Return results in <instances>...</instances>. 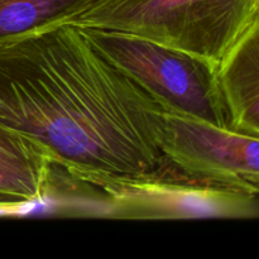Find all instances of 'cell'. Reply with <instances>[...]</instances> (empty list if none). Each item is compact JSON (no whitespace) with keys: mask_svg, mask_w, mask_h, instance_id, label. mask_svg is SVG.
I'll use <instances>...</instances> for the list:
<instances>
[{"mask_svg":"<svg viewBox=\"0 0 259 259\" xmlns=\"http://www.w3.org/2000/svg\"><path fill=\"white\" fill-rule=\"evenodd\" d=\"M0 123L90 186L148 174L164 161V109L73 24L0 39Z\"/></svg>","mask_w":259,"mask_h":259,"instance_id":"1","label":"cell"},{"mask_svg":"<svg viewBox=\"0 0 259 259\" xmlns=\"http://www.w3.org/2000/svg\"><path fill=\"white\" fill-rule=\"evenodd\" d=\"M71 24L137 35L217 71L259 25V0H95Z\"/></svg>","mask_w":259,"mask_h":259,"instance_id":"2","label":"cell"},{"mask_svg":"<svg viewBox=\"0 0 259 259\" xmlns=\"http://www.w3.org/2000/svg\"><path fill=\"white\" fill-rule=\"evenodd\" d=\"M90 189L98 200L96 217L110 219H254L259 214L258 195L190 177L166 159L148 174L106 179Z\"/></svg>","mask_w":259,"mask_h":259,"instance_id":"3","label":"cell"},{"mask_svg":"<svg viewBox=\"0 0 259 259\" xmlns=\"http://www.w3.org/2000/svg\"><path fill=\"white\" fill-rule=\"evenodd\" d=\"M82 29L106 60L153 96L164 110L230 128L217 73L209 65L137 35L98 28Z\"/></svg>","mask_w":259,"mask_h":259,"instance_id":"4","label":"cell"},{"mask_svg":"<svg viewBox=\"0 0 259 259\" xmlns=\"http://www.w3.org/2000/svg\"><path fill=\"white\" fill-rule=\"evenodd\" d=\"M161 151L187 176L259 194V136L164 110Z\"/></svg>","mask_w":259,"mask_h":259,"instance_id":"5","label":"cell"},{"mask_svg":"<svg viewBox=\"0 0 259 259\" xmlns=\"http://www.w3.org/2000/svg\"><path fill=\"white\" fill-rule=\"evenodd\" d=\"M215 73L230 128L259 136V25L237 43Z\"/></svg>","mask_w":259,"mask_h":259,"instance_id":"6","label":"cell"},{"mask_svg":"<svg viewBox=\"0 0 259 259\" xmlns=\"http://www.w3.org/2000/svg\"><path fill=\"white\" fill-rule=\"evenodd\" d=\"M55 164L38 142L0 123V200L46 201Z\"/></svg>","mask_w":259,"mask_h":259,"instance_id":"7","label":"cell"},{"mask_svg":"<svg viewBox=\"0 0 259 259\" xmlns=\"http://www.w3.org/2000/svg\"><path fill=\"white\" fill-rule=\"evenodd\" d=\"M95 0H0V39L28 30L71 24Z\"/></svg>","mask_w":259,"mask_h":259,"instance_id":"8","label":"cell"},{"mask_svg":"<svg viewBox=\"0 0 259 259\" xmlns=\"http://www.w3.org/2000/svg\"><path fill=\"white\" fill-rule=\"evenodd\" d=\"M38 202L24 200H0V218H22L34 211Z\"/></svg>","mask_w":259,"mask_h":259,"instance_id":"9","label":"cell"}]
</instances>
